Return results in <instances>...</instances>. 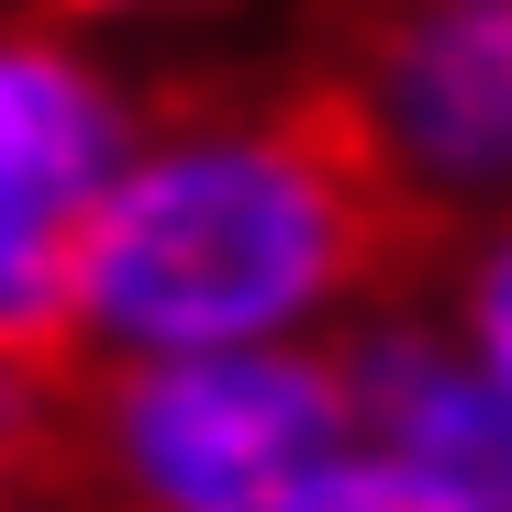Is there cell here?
I'll return each mask as SVG.
<instances>
[{"mask_svg": "<svg viewBox=\"0 0 512 512\" xmlns=\"http://www.w3.org/2000/svg\"><path fill=\"white\" fill-rule=\"evenodd\" d=\"M423 268H446L435 190L390 156L346 78L301 67L234 101H190L167 134H134L123 179L78 223V346H312V323L390 312Z\"/></svg>", "mask_w": 512, "mask_h": 512, "instance_id": "obj_1", "label": "cell"}, {"mask_svg": "<svg viewBox=\"0 0 512 512\" xmlns=\"http://www.w3.org/2000/svg\"><path fill=\"white\" fill-rule=\"evenodd\" d=\"M357 446L346 346L78 357L56 512H301Z\"/></svg>", "mask_w": 512, "mask_h": 512, "instance_id": "obj_2", "label": "cell"}, {"mask_svg": "<svg viewBox=\"0 0 512 512\" xmlns=\"http://www.w3.org/2000/svg\"><path fill=\"white\" fill-rule=\"evenodd\" d=\"M134 156V101L56 23L0 34V357L78 368V223Z\"/></svg>", "mask_w": 512, "mask_h": 512, "instance_id": "obj_3", "label": "cell"}, {"mask_svg": "<svg viewBox=\"0 0 512 512\" xmlns=\"http://www.w3.org/2000/svg\"><path fill=\"white\" fill-rule=\"evenodd\" d=\"M334 78L379 112L435 212L512 190V0H379Z\"/></svg>", "mask_w": 512, "mask_h": 512, "instance_id": "obj_4", "label": "cell"}, {"mask_svg": "<svg viewBox=\"0 0 512 512\" xmlns=\"http://www.w3.org/2000/svg\"><path fill=\"white\" fill-rule=\"evenodd\" d=\"M346 379H357V435L379 457L446 479L479 512H512V390L446 323L368 312V334H346Z\"/></svg>", "mask_w": 512, "mask_h": 512, "instance_id": "obj_5", "label": "cell"}, {"mask_svg": "<svg viewBox=\"0 0 512 512\" xmlns=\"http://www.w3.org/2000/svg\"><path fill=\"white\" fill-rule=\"evenodd\" d=\"M67 468V368L0 357V512H56Z\"/></svg>", "mask_w": 512, "mask_h": 512, "instance_id": "obj_6", "label": "cell"}, {"mask_svg": "<svg viewBox=\"0 0 512 512\" xmlns=\"http://www.w3.org/2000/svg\"><path fill=\"white\" fill-rule=\"evenodd\" d=\"M446 279H457V301H446V334H457V346L512 390V201L446 256Z\"/></svg>", "mask_w": 512, "mask_h": 512, "instance_id": "obj_7", "label": "cell"}, {"mask_svg": "<svg viewBox=\"0 0 512 512\" xmlns=\"http://www.w3.org/2000/svg\"><path fill=\"white\" fill-rule=\"evenodd\" d=\"M301 512H479V501H457L446 479H423V468H401V457H379V446H357L346 468H334Z\"/></svg>", "mask_w": 512, "mask_h": 512, "instance_id": "obj_8", "label": "cell"}, {"mask_svg": "<svg viewBox=\"0 0 512 512\" xmlns=\"http://www.w3.org/2000/svg\"><path fill=\"white\" fill-rule=\"evenodd\" d=\"M34 12L67 34V23H179V12H212V0H34Z\"/></svg>", "mask_w": 512, "mask_h": 512, "instance_id": "obj_9", "label": "cell"}]
</instances>
